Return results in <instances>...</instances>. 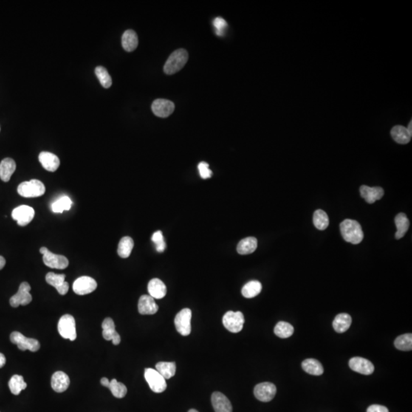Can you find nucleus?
<instances>
[{
	"label": "nucleus",
	"mask_w": 412,
	"mask_h": 412,
	"mask_svg": "<svg viewBox=\"0 0 412 412\" xmlns=\"http://www.w3.org/2000/svg\"><path fill=\"white\" fill-rule=\"evenodd\" d=\"M340 232L347 242L353 244H360L363 239V232L357 221L346 219L340 224Z\"/></svg>",
	"instance_id": "obj_1"
},
{
	"label": "nucleus",
	"mask_w": 412,
	"mask_h": 412,
	"mask_svg": "<svg viewBox=\"0 0 412 412\" xmlns=\"http://www.w3.org/2000/svg\"><path fill=\"white\" fill-rule=\"evenodd\" d=\"M188 59L189 54L187 51L184 49L175 51L172 53L164 65V72L168 75L176 74L185 66Z\"/></svg>",
	"instance_id": "obj_2"
},
{
	"label": "nucleus",
	"mask_w": 412,
	"mask_h": 412,
	"mask_svg": "<svg viewBox=\"0 0 412 412\" xmlns=\"http://www.w3.org/2000/svg\"><path fill=\"white\" fill-rule=\"evenodd\" d=\"M18 194L25 198H36L43 196L45 193L44 184L38 179L21 182L18 187Z\"/></svg>",
	"instance_id": "obj_3"
},
{
	"label": "nucleus",
	"mask_w": 412,
	"mask_h": 412,
	"mask_svg": "<svg viewBox=\"0 0 412 412\" xmlns=\"http://www.w3.org/2000/svg\"><path fill=\"white\" fill-rule=\"evenodd\" d=\"M59 334L63 338L74 341L77 339V329L74 317L71 314H64L60 317L57 325Z\"/></svg>",
	"instance_id": "obj_4"
},
{
	"label": "nucleus",
	"mask_w": 412,
	"mask_h": 412,
	"mask_svg": "<svg viewBox=\"0 0 412 412\" xmlns=\"http://www.w3.org/2000/svg\"><path fill=\"white\" fill-rule=\"evenodd\" d=\"M10 340L12 343L18 346V349L22 351L29 350L32 352H36L41 348V345L38 340L25 337L18 331H14L10 334Z\"/></svg>",
	"instance_id": "obj_5"
},
{
	"label": "nucleus",
	"mask_w": 412,
	"mask_h": 412,
	"mask_svg": "<svg viewBox=\"0 0 412 412\" xmlns=\"http://www.w3.org/2000/svg\"><path fill=\"white\" fill-rule=\"evenodd\" d=\"M222 322L226 329L230 332H240L244 327V314L241 311H237V312H234L232 311H227L223 316Z\"/></svg>",
	"instance_id": "obj_6"
},
{
	"label": "nucleus",
	"mask_w": 412,
	"mask_h": 412,
	"mask_svg": "<svg viewBox=\"0 0 412 412\" xmlns=\"http://www.w3.org/2000/svg\"><path fill=\"white\" fill-rule=\"evenodd\" d=\"M40 253L43 255V261L46 266L54 269H66L69 265V261L66 257L55 255L51 252L47 247H41Z\"/></svg>",
	"instance_id": "obj_7"
},
{
	"label": "nucleus",
	"mask_w": 412,
	"mask_h": 412,
	"mask_svg": "<svg viewBox=\"0 0 412 412\" xmlns=\"http://www.w3.org/2000/svg\"><path fill=\"white\" fill-rule=\"evenodd\" d=\"M145 378L154 393H161L167 388L166 379L154 369H145Z\"/></svg>",
	"instance_id": "obj_8"
},
{
	"label": "nucleus",
	"mask_w": 412,
	"mask_h": 412,
	"mask_svg": "<svg viewBox=\"0 0 412 412\" xmlns=\"http://www.w3.org/2000/svg\"><path fill=\"white\" fill-rule=\"evenodd\" d=\"M192 311L190 309L181 310L176 317L174 324L178 332L182 336L190 335L191 333Z\"/></svg>",
	"instance_id": "obj_9"
},
{
	"label": "nucleus",
	"mask_w": 412,
	"mask_h": 412,
	"mask_svg": "<svg viewBox=\"0 0 412 412\" xmlns=\"http://www.w3.org/2000/svg\"><path fill=\"white\" fill-rule=\"evenodd\" d=\"M31 286L29 283L24 282L21 283L18 292L13 296L11 297L9 303L11 306L13 308L18 307L19 306H27L32 301V296L30 294Z\"/></svg>",
	"instance_id": "obj_10"
},
{
	"label": "nucleus",
	"mask_w": 412,
	"mask_h": 412,
	"mask_svg": "<svg viewBox=\"0 0 412 412\" xmlns=\"http://www.w3.org/2000/svg\"><path fill=\"white\" fill-rule=\"evenodd\" d=\"M97 283L89 277H81L77 279L73 285V289L79 295H87L97 289Z\"/></svg>",
	"instance_id": "obj_11"
},
{
	"label": "nucleus",
	"mask_w": 412,
	"mask_h": 412,
	"mask_svg": "<svg viewBox=\"0 0 412 412\" xmlns=\"http://www.w3.org/2000/svg\"><path fill=\"white\" fill-rule=\"evenodd\" d=\"M35 210L29 205H20L15 208L12 212V217L18 222L19 226H26L33 220Z\"/></svg>",
	"instance_id": "obj_12"
},
{
	"label": "nucleus",
	"mask_w": 412,
	"mask_h": 412,
	"mask_svg": "<svg viewBox=\"0 0 412 412\" xmlns=\"http://www.w3.org/2000/svg\"><path fill=\"white\" fill-rule=\"evenodd\" d=\"M254 393L260 402H270L277 394V387L271 382H262L255 386Z\"/></svg>",
	"instance_id": "obj_13"
},
{
	"label": "nucleus",
	"mask_w": 412,
	"mask_h": 412,
	"mask_svg": "<svg viewBox=\"0 0 412 412\" xmlns=\"http://www.w3.org/2000/svg\"><path fill=\"white\" fill-rule=\"evenodd\" d=\"M66 276L64 274H56L50 272L46 275V282L51 286H54L60 295H64L69 290V284L65 281Z\"/></svg>",
	"instance_id": "obj_14"
},
{
	"label": "nucleus",
	"mask_w": 412,
	"mask_h": 412,
	"mask_svg": "<svg viewBox=\"0 0 412 412\" xmlns=\"http://www.w3.org/2000/svg\"><path fill=\"white\" fill-rule=\"evenodd\" d=\"M151 108L155 116L161 118H167L174 111L175 105L170 100L159 99L154 101Z\"/></svg>",
	"instance_id": "obj_15"
},
{
	"label": "nucleus",
	"mask_w": 412,
	"mask_h": 412,
	"mask_svg": "<svg viewBox=\"0 0 412 412\" xmlns=\"http://www.w3.org/2000/svg\"><path fill=\"white\" fill-rule=\"evenodd\" d=\"M103 336L106 340H111L114 345H119L121 342V337L116 331V325L111 317H106L102 324Z\"/></svg>",
	"instance_id": "obj_16"
},
{
	"label": "nucleus",
	"mask_w": 412,
	"mask_h": 412,
	"mask_svg": "<svg viewBox=\"0 0 412 412\" xmlns=\"http://www.w3.org/2000/svg\"><path fill=\"white\" fill-rule=\"evenodd\" d=\"M349 365L354 372L363 375H370L374 372V365L367 359L354 357L350 360Z\"/></svg>",
	"instance_id": "obj_17"
},
{
	"label": "nucleus",
	"mask_w": 412,
	"mask_h": 412,
	"mask_svg": "<svg viewBox=\"0 0 412 412\" xmlns=\"http://www.w3.org/2000/svg\"><path fill=\"white\" fill-rule=\"evenodd\" d=\"M212 404L215 412H232L230 401L219 392H215L212 394Z\"/></svg>",
	"instance_id": "obj_18"
},
{
	"label": "nucleus",
	"mask_w": 412,
	"mask_h": 412,
	"mask_svg": "<svg viewBox=\"0 0 412 412\" xmlns=\"http://www.w3.org/2000/svg\"><path fill=\"white\" fill-rule=\"evenodd\" d=\"M361 196L369 204L374 203L376 201L382 199L384 195V190L381 187H370L362 186L360 188Z\"/></svg>",
	"instance_id": "obj_19"
},
{
	"label": "nucleus",
	"mask_w": 412,
	"mask_h": 412,
	"mask_svg": "<svg viewBox=\"0 0 412 412\" xmlns=\"http://www.w3.org/2000/svg\"><path fill=\"white\" fill-rule=\"evenodd\" d=\"M70 385V378L67 374L62 371H57L53 374L52 387L56 393H63Z\"/></svg>",
	"instance_id": "obj_20"
},
{
	"label": "nucleus",
	"mask_w": 412,
	"mask_h": 412,
	"mask_svg": "<svg viewBox=\"0 0 412 412\" xmlns=\"http://www.w3.org/2000/svg\"><path fill=\"white\" fill-rule=\"evenodd\" d=\"M158 309L159 307L151 295H144L139 299V311L141 314H154Z\"/></svg>",
	"instance_id": "obj_21"
},
{
	"label": "nucleus",
	"mask_w": 412,
	"mask_h": 412,
	"mask_svg": "<svg viewBox=\"0 0 412 412\" xmlns=\"http://www.w3.org/2000/svg\"><path fill=\"white\" fill-rule=\"evenodd\" d=\"M38 159L42 167L48 171H56L60 166V159L52 153L43 151L38 156Z\"/></svg>",
	"instance_id": "obj_22"
},
{
	"label": "nucleus",
	"mask_w": 412,
	"mask_h": 412,
	"mask_svg": "<svg viewBox=\"0 0 412 412\" xmlns=\"http://www.w3.org/2000/svg\"><path fill=\"white\" fill-rule=\"evenodd\" d=\"M16 170V164L12 158H5L0 163V179L3 182H9L11 176Z\"/></svg>",
	"instance_id": "obj_23"
},
{
	"label": "nucleus",
	"mask_w": 412,
	"mask_h": 412,
	"mask_svg": "<svg viewBox=\"0 0 412 412\" xmlns=\"http://www.w3.org/2000/svg\"><path fill=\"white\" fill-rule=\"evenodd\" d=\"M148 289L150 295L152 298L157 300L164 298L167 294L166 285L159 279L155 278L151 280L148 283Z\"/></svg>",
	"instance_id": "obj_24"
},
{
	"label": "nucleus",
	"mask_w": 412,
	"mask_h": 412,
	"mask_svg": "<svg viewBox=\"0 0 412 412\" xmlns=\"http://www.w3.org/2000/svg\"><path fill=\"white\" fill-rule=\"evenodd\" d=\"M352 323L351 315L346 313L337 314L333 322V328L337 333H344L348 331Z\"/></svg>",
	"instance_id": "obj_25"
},
{
	"label": "nucleus",
	"mask_w": 412,
	"mask_h": 412,
	"mask_svg": "<svg viewBox=\"0 0 412 412\" xmlns=\"http://www.w3.org/2000/svg\"><path fill=\"white\" fill-rule=\"evenodd\" d=\"M122 47L126 52H131L137 49L139 45V38L134 31L127 30L122 35Z\"/></svg>",
	"instance_id": "obj_26"
},
{
	"label": "nucleus",
	"mask_w": 412,
	"mask_h": 412,
	"mask_svg": "<svg viewBox=\"0 0 412 412\" xmlns=\"http://www.w3.org/2000/svg\"><path fill=\"white\" fill-rule=\"evenodd\" d=\"M258 247V240L254 237H248L241 240L237 247L238 254L241 255H250L256 250Z\"/></svg>",
	"instance_id": "obj_27"
},
{
	"label": "nucleus",
	"mask_w": 412,
	"mask_h": 412,
	"mask_svg": "<svg viewBox=\"0 0 412 412\" xmlns=\"http://www.w3.org/2000/svg\"><path fill=\"white\" fill-rule=\"evenodd\" d=\"M391 135L397 143L406 145L411 141L412 134L405 127L396 125L392 129Z\"/></svg>",
	"instance_id": "obj_28"
},
{
	"label": "nucleus",
	"mask_w": 412,
	"mask_h": 412,
	"mask_svg": "<svg viewBox=\"0 0 412 412\" xmlns=\"http://www.w3.org/2000/svg\"><path fill=\"white\" fill-rule=\"evenodd\" d=\"M397 232L396 233V239H401L405 236V233L408 232L409 227V220L407 218L406 215L404 213H399L395 218Z\"/></svg>",
	"instance_id": "obj_29"
},
{
	"label": "nucleus",
	"mask_w": 412,
	"mask_h": 412,
	"mask_svg": "<svg viewBox=\"0 0 412 412\" xmlns=\"http://www.w3.org/2000/svg\"><path fill=\"white\" fill-rule=\"evenodd\" d=\"M303 370L313 376H321L323 374L324 368L322 363L314 359H307L302 363Z\"/></svg>",
	"instance_id": "obj_30"
},
{
	"label": "nucleus",
	"mask_w": 412,
	"mask_h": 412,
	"mask_svg": "<svg viewBox=\"0 0 412 412\" xmlns=\"http://www.w3.org/2000/svg\"><path fill=\"white\" fill-rule=\"evenodd\" d=\"M156 370L164 379H170L176 374V363L174 362H159L156 364Z\"/></svg>",
	"instance_id": "obj_31"
},
{
	"label": "nucleus",
	"mask_w": 412,
	"mask_h": 412,
	"mask_svg": "<svg viewBox=\"0 0 412 412\" xmlns=\"http://www.w3.org/2000/svg\"><path fill=\"white\" fill-rule=\"evenodd\" d=\"M262 290L261 283L257 280H252L249 282L247 284L244 285V287L242 288L241 293L243 296L247 299H252L254 297H256L260 293Z\"/></svg>",
	"instance_id": "obj_32"
},
{
	"label": "nucleus",
	"mask_w": 412,
	"mask_h": 412,
	"mask_svg": "<svg viewBox=\"0 0 412 412\" xmlns=\"http://www.w3.org/2000/svg\"><path fill=\"white\" fill-rule=\"evenodd\" d=\"M134 247V241L130 237H124L121 239L118 247V255L122 258H128Z\"/></svg>",
	"instance_id": "obj_33"
},
{
	"label": "nucleus",
	"mask_w": 412,
	"mask_h": 412,
	"mask_svg": "<svg viewBox=\"0 0 412 412\" xmlns=\"http://www.w3.org/2000/svg\"><path fill=\"white\" fill-rule=\"evenodd\" d=\"M9 390L15 396H18L22 390H26L27 383L25 382L23 376L14 375L9 382Z\"/></svg>",
	"instance_id": "obj_34"
},
{
	"label": "nucleus",
	"mask_w": 412,
	"mask_h": 412,
	"mask_svg": "<svg viewBox=\"0 0 412 412\" xmlns=\"http://www.w3.org/2000/svg\"><path fill=\"white\" fill-rule=\"evenodd\" d=\"M274 333L280 338H288L294 333V328L292 325L285 322H280L274 328Z\"/></svg>",
	"instance_id": "obj_35"
},
{
	"label": "nucleus",
	"mask_w": 412,
	"mask_h": 412,
	"mask_svg": "<svg viewBox=\"0 0 412 412\" xmlns=\"http://www.w3.org/2000/svg\"><path fill=\"white\" fill-rule=\"evenodd\" d=\"M313 222L316 228L320 231L325 230L329 224V219L326 212L321 209L315 211L313 216Z\"/></svg>",
	"instance_id": "obj_36"
},
{
	"label": "nucleus",
	"mask_w": 412,
	"mask_h": 412,
	"mask_svg": "<svg viewBox=\"0 0 412 412\" xmlns=\"http://www.w3.org/2000/svg\"><path fill=\"white\" fill-rule=\"evenodd\" d=\"M111 394L118 399H122L126 396L127 387L122 382H118L116 379H111L110 381L109 386H108Z\"/></svg>",
	"instance_id": "obj_37"
},
{
	"label": "nucleus",
	"mask_w": 412,
	"mask_h": 412,
	"mask_svg": "<svg viewBox=\"0 0 412 412\" xmlns=\"http://www.w3.org/2000/svg\"><path fill=\"white\" fill-rule=\"evenodd\" d=\"M395 346L398 350H400V351H411L412 334H405L398 337L395 340Z\"/></svg>",
	"instance_id": "obj_38"
},
{
	"label": "nucleus",
	"mask_w": 412,
	"mask_h": 412,
	"mask_svg": "<svg viewBox=\"0 0 412 412\" xmlns=\"http://www.w3.org/2000/svg\"><path fill=\"white\" fill-rule=\"evenodd\" d=\"M95 73L97 74V78L99 79L104 88L108 89L111 86L112 80H111V76L109 75L108 71L105 67L102 66H97L96 68Z\"/></svg>",
	"instance_id": "obj_39"
},
{
	"label": "nucleus",
	"mask_w": 412,
	"mask_h": 412,
	"mask_svg": "<svg viewBox=\"0 0 412 412\" xmlns=\"http://www.w3.org/2000/svg\"><path fill=\"white\" fill-rule=\"evenodd\" d=\"M72 204V201L68 196H63L52 204V209L55 213H62L63 211L70 210Z\"/></svg>",
	"instance_id": "obj_40"
},
{
	"label": "nucleus",
	"mask_w": 412,
	"mask_h": 412,
	"mask_svg": "<svg viewBox=\"0 0 412 412\" xmlns=\"http://www.w3.org/2000/svg\"><path fill=\"white\" fill-rule=\"evenodd\" d=\"M153 242L156 245V251L162 253L166 249V242L164 241V235L161 231L155 232L151 238Z\"/></svg>",
	"instance_id": "obj_41"
},
{
	"label": "nucleus",
	"mask_w": 412,
	"mask_h": 412,
	"mask_svg": "<svg viewBox=\"0 0 412 412\" xmlns=\"http://www.w3.org/2000/svg\"><path fill=\"white\" fill-rule=\"evenodd\" d=\"M214 26L216 29V34L219 36L224 35V30L227 27V22L225 20L223 19L221 17L215 18L213 21Z\"/></svg>",
	"instance_id": "obj_42"
},
{
	"label": "nucleus",
	"mask_w": 412,
	"mask_h": 412,
	"mask_svg": "<svg viewBox=\"0 0 412 412\" xmlns=\"http://www.w3.org/2000/svg\"><path fill=\"white\" fill-rule=\"evenodd\" d=\"M198 168H199V173H200L201 177H202V179H209V178H210L211 176H212V170L209 169V165L207 163H199Z\"/></svg>",
	"instance_id": "obj_43"
},
{
	"label": "nucleus",
	"mask_w": 412,
	"mask_h": 412,
	"mask_svg": "<svg viewBox=\"0 0 412 412\" xmlns=\"http://www.w3.org/2000/svg\"><path fill=\"white\" fill-rule=\"evenodd\" d=\"M367 412H388L386 407L379 405H373L367 408Z\"/></svg>",
	"instance_id": "obj_44"
},
{
	"label": "nucleus",
	"mask_w": 412,
	"mask_h": 412,
	"mask_svg": "<svg viewBox=\"0 0 412 412\" xmlns=\"http://www.w3.org/2000/svg\"><path fill=\"white\" fill-rule=\"evenodd\" d=\"M100 382H101V384L102 385H103V386L107 387V388H108V386H109L110 381L108 380V379H107V378L105 377L102 378Z\"/></svg>",
	"instance_id": "obj_45"
},
{
	"label": "nucleus",
	"mask_w": 412,
	"mask_h": 412,
	"mask_svg": "<svg viewBox=\"0 0 412 412\" xmlns=\"http://www.w3.org/2000/svg\"><path fill=\"white\" fill-rule=\"evenodd\" d=\"M6 357H5V356L3 355V354H1V353H0V368H3V367H4L5 364H6Z\"/></svg>",
	"instance_id": "obj_46"
},
{
	"label": "nucleus",
	"mask_w": 412,
	"mask_h": 412,
	"mask_svg": "<svg viewBox=\"0 0 412 412\" xmlns=\"http://www.w3.org/2000/svg\"><path fill=\"white\" fill-rule=\"evenodd\" d=\"M5 265H6V260L3 257L0 256V269H3Z\"/></svg>",
	"instance_id": "obj_47"
},
{
	"label": "nucleus",
	"mask_w": 412,
	"mask_h": 412,
	"mask_svg": "<svg viewBox=\"0 0 412 412\" xmlns=\"http://www.w3.org/2000/svg\"><path fill=\"white\" fill-rule=\"evenodd\" d=\"M411 126H412V123L411 121V122H410L409 125H408V128H407V129H408V131H409L410 134H412Z\"/></svg>",
	"instance_id": "obj_48"
},
{
	"label": "nucleus",
	"mask_w": 412,
	"mask_h": 412,
	"mask_svg": "<svg viewBox=\"0 0 412 412\" xmlns=\"http://www.w3.org/2000/svg\"><path fill=\"white\" fill-rule=\"evenodd\" d=\"M189 412H199V411H196V409H190V411H189Z\"/></svg>",
	"instance_id": "obj_49"
}]
</instances>
